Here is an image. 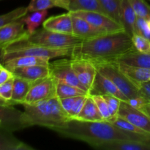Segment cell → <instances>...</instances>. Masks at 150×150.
<instances>
[{
	"label": "cell",
	"instance_id": "6da1fadb",
	"mask_svg": "<svg viewBox=\"0 0 150 150\" xmlns=\"http://www.w3.org/2000/svg\"><path fill=\"white\" fill-rule=\"evenodd\" d=\"M54 131L64 137L86 142L93 148L114 140L150 142V136L125 131L108 121L86 122L73 119Z\"/></svg>",
	"mask_w": 150,
	"mask_h": 150
},
{
	"label": "cell",
	"instance_id": "7a4b0ae2",
	"mask_svg": "<svg viewBox=\"0 0 150 150\" xmlns=\"http://www.w3.org/2000/svg\"><path fill=\"white\" fill-rule=\"evenodd\" d=\"M133 50L136 49L131 36L122 31L82 40L72 48L70 57L92 63L114 62L120 56Z\"/></svg>",
	"mask_w": 150,
	"mask_h": 150
},
{
	"label": "cell",
	"instance_id": "3957f363",
	"mask_svg": "<svg viewBox=\"0 0 150 150\" xmlns=\"http://www.w3.org/2000/svg\"><path fill=\"white\" fill-rule=\"evenodd\" d=\"M23 120L26 127L38 125L54 130L70 120L57 97L29 105L23 104Z\"/></svg>",
	"mask_w": 150,
	"mask_h": 150
},
{
	"label": "cell",
	"instance_id": "277c9868",
	"mask_svg": "<svg viewBox=\"0 0 150 150\" xmlns=\"http://www.w3.org/2000/svg\"><path fill=\"white\" fill-rule=\"evenodd\" d=\"M82 40L73 35L52 32L42 27L32 33L27 32L16 41L50 48H72Z\"/></svg>",
	"mask_w": 150,
	"mask_h": 150
},
{
	"label": "cell",
	"instance_id": "5b68a950",
	"mask_svg": "<svg viewBox=\"0 0 150 150\" xmlns=\"http://www.w3.org/2000/svg\"><path fill=\"white\" fill-rule=\"evenodd\" d=\"M72 48H50L32 44L21 43L16 41L4 47V61L24 56L42 57L51 59L57 57H70Z\"/></svg>",
	"mask_w": 150,
	"mask_h": 150
},
{
	"label": "cell",
	"instance_id": "8992f818",
	"mask_svg": "<svg viewBox=\"0 0 150 150\" xmlns=\"http://www.w3.org/2000/svg\"><path fill=\"white\" fill-rule=\"evenodd\" d=\"M97 70L111 81L128 99L141 96L137 86L120 70L116 62L94 63Z\"/></svg>",
	"mask_w": 150,
	"mask_h": 150
},
{
	"label": "cell",
	"instance_id": "52a82bcc",
	"mask_svg": "<svg viewBox=\"0 0 150 150\" xmlns=\"http://www.w3.org/2000/svg\"><path fill=\"white\" fill-rule=\"evenodd\" d=\"M57 97V80L51 76L34 82L23 104L42 102Z\"/></svg>",
	"mask_w": 150,
	"mask_h": 150
},
{
	"label": "cell",
	"instance_id": "ba28073f",
	"mask_svg": "<svg viewBox=\"0 0 150 150\" xmlns=\"http://www.w3.org/2000/svg\"><path fill=\"white\" fill-rule=\"evenodd\" d=\"M73 16L82 18L96 27L105 31L107 34L125 31L124 27L107 15L93 11L69 12Z\"/></svg>",
	"mask_w": 150,
	"mask_h": 150
},
{
	"label": "cell",
	"instance_id": "9c48e42d",
	"mask_svg": "<svg viewBox=\"0 0 150 150\" xmlns=\"http://www.w3.org/2000/svg\"><path fill=\"white\" fill-rule=\"evenodd\" d=\"M51 76L56 80L65 82L70 85L79 87L89 94L88 89L81 83L73 70L70 59H59L50 63Z\"/></svg>",
	"mask_w": 150,
	"mask_h": 150
},
{
	"label": "cell",
	"instance_id": "30bf717a",
	"mask_svg": "<svg viewBox=\"0 0 150 150\" xmlns=\"http://www.w3.org/2000/svg\"><path fill=\"white\" fill-rule=\"evenodd\" d=\"M117 117L130 122L150 133V117L140 109L134 108L125 101H121Z\"/></svg>",
	"mask_w": 150,
	"mask_h": 150
},
{
	"label": "cell",
	"instance_id": "8fae6325",
	"mask_svg": "<svg viewBox=\"0 0 150 150\" xmlns=\"http://www.w3.org/2000/svg\"><path fill=\"white\" fill-rule=\"evenodd\" d=\"M70 60L72 67L79 81L89 92L98 73L95 64L89 60L82 59H70Z\"/></svg>",
	"mask_w": 150,
	"mask_h": 150
},
{
	"label": "cell",
	"instance_id": "7c38bea8",
	"mask_svg": "<svg viewBox=\"0 0 150 150\" xmlns=\"http://www.w3.org/2000/svg\"><path fill=\"white\" fill-rule=\"evenodd\" d=\"M0 127L11 132L26 128L23 120V112L13 105H0Z\"/></svg>",
	"mask_w": 150,
	"mask_h": 150
},
{
	"label": "cell",
	"instance_id": "4fadbf2b",
	"mask_svg": "<svg viewBox=\"0 0 150 150\" xmlns=\"http://www.w3.org/2000/svg\"><path fill=\"white\" fill-rule=\"evenodd\" d=\"M89 95H110L125 102L129 100L110 79L99 72L97 73Z\"/></svg>",
	"mask_w": 150,
	"mask_h": 150
},
{
	"label": "cell",
	"instance_id": "5bb4252c",
	"mask_svg": "<svg viewBox=\"0 0 150 150\" xmlns=\"http://www.w3.org/2000/svg\"><path fill=\"white\" fill-rule=\"evenodd\" d=\"M71 16L73 21V35L80 38L83 40L92 39L107 34L105 31L93 26L85 19L73 15Z\"/></svg>",
	"mask_w": 150,
	"mask_h": 150
},
{
	"label": "cell",
	"instance_id": "9a60e30c",
	"mask_svg": "<svg viewBox=\"0 0 150 150\" xmlns=\"http://www.w3.org/2000/svg\"><path fill=\"white\" fill-rule=\"evenodd\" d=\"M26 32L23 18L8 23L0 28V45L5 47L18 40Z\"/></svg>",
	"mask_w": 150,
	"mask_h": 150
},
{
	"label": "cell",
	"instance_id": "2e32d148",
	"mask_svg": "<svg viewBox=\"0 0 150 150\" xmlns=\"http://www.w3.org/2000/svg\"><path fill=\"white\" fill-rule=\"evenodd\" d=\"M42 27L52 32L73 35V21L70 13L52 16L44 21Z\"/></svg>",
	"mask_w": 150,
	"mask_h": 150
},
{
	"label": "cell",
	"instance_id": "e0dca14e",
	"mask_svg": "<svg viewBox=\"0 0 150 150\" xmlns=\"http://www.w3.org/2000/svg\"><path fill=\"white\" fill-rule=\"evenodd\" d=\"M95 149L103 150H150V142L133 140H114L105 142Z\"/></svg>",
	"mask_w": 150,
	"mask_h": 150
},
{
	"label": "cell",
	"instance_id": "ac0fdd59",
	"mask_svg": "<svg viewBox=\"0 0 150 150\" xmlns=\"http://www.w3.org/2000/svg\"><path fill=\"white\" fill-rule=\"evenodd\" d=\"M15 76L23 78L30 81L35 82L51 76L49 66L35 65L29 67H16L10 69Z\"/></svg>",
	"mask_w": 150,
	"mask_h": 150
},
{
	"label": "cell",
	"instance_id": "d6986e66",
	"mask_svg": "<svg viewBox=\"0 0 150 150\" xmlns=\"http://www.w3.org/2000/svg\"><path fill=\"white\" fill-rule=\"evenodd\" d=\"M114 62L133 67H142L150 70V53L145 54L139 52L136 50H133L120 56Z\"/></svg>",
	"mask_w": 150,
	"mask_h": 150
},
{
	"label": "cell",
	"instance_id": "ffe728a7",
	"mask_svg": "<svg viewBox=\"0 0 150 150\" xmlns=\"http://www.w3.org/2000/svg\"><path fill=\"white\" fill-rule=\"evenodd\" d=\"M0 150H34V149L15 137L13 132L0 127Z\"/></svg>",
	"mask_w": 150,
	"mask_h": 150
},
{
	"label": "cell",
	"instance_id": "44dd1931",
	"mask_svg": "<svg viewBox=\"0 0 150 150\" xmlns=\"http://www.w3.org/2000/svg\"><path fill=\"white\" fill-rule=\"evenodd\" d=\"M136 16L130 0H122V25L130 36L135 34Z\"/></svg>",
	"mask_w": 150,
	"mask_h": 150
},
{
	"label": "cell",
	"instance_id": "7402d4cb",
	"mask_svg": "<svg viewBox=\"0 0 150 150\" xmlns=\"http://www.w3.org/2000/svg\"><path fill=\"white\" fill-rule=\"evenodd\" d=\"M50 60L42 57H32V56H24V57H17L6 61L3 63V65L7 69L10 70L16 67H29L35 65L50 66Z\"/></svg>",
	"mask_w": 150,
	"mask_h": 150
},
{
	"label": "cell",
	"instance_id": "603a6c76",
	"mask_svg": "<svg viewBox=\"0 0 150 150\" xmlns=\"http://www.w3.org/2000/svg\"><path fill=\"white\" fill-rule=\"evenodd\" d=\"M74 120L86 122H103L105 121L101 115L96 103L90 95H88L84 105L81 111Z\"/></svg>",
	"mask_w": 150,
	"mask_h": 150
},
{
	"label": "cell",
	"instance_id": "cb8c5ba5",
	"mask_svg": "<svg viewBox=\"0 0 150 150\" xmlns=\"http://www.w3.org/2000/svg\"><path fill=\"white\" fill-rule=\"evenodd\" d=\"M68 12L93 11L107 15L100 0H68Z\"/></svg>",
	"mask_w": 150,
	"mask_h": 150
},
{
	"label": "cell",
	"instance_id": "d4e9b609",
	"mask_svg": "<svg viewBox=\"0 0 150 150\" xmlns=\"http://www.w3.org/2000/svg\"><path fill=\"white\" fill-rule=\"evenodd\" d=\"M34 82L23 79V78L15 76L13 81V90L12 95V100L18 104L23 105L25 102L29 91L30 90Z\"/></svg>",
	"mask_w": 150,
	"mask_h": 150
},
{
	"label": "cell",
	"instance_id": "484cf974",
	"mask_svg": "<svg viewBox=\"0 0 150 150\" xmlns=\"http://www.w3.org/2000/svg\"><path fill=\"white\" fill-rule=\"evenodd\" d=\"M119 68L134 84L141 82L150 81V70L142 67H133L118 63Z\"/></svg>",
	"mask_w": 150,
	"mask_h": 150
},
{
	"label": "cell",
	"instance_id": "4316f807",
	"mask_svg": "<svg viewBox=\"0 0 150 150\" xmlns=\"http://www.w3.org/2000/svg\"><path fill=\"white\" fill-rule=\"evenodd\" d=\"M61 7L67 10L68 3L64 0H31L27 6L29 12L47 10L52 7Z\"/></svg>",
	"mask_w": 150,
	"mask_h": 150
},
{
	"label": "cell",
	"instance_id": "83f0119b",
	"mask_svg": "<svg viewBox=\"0 0 150 150\" xmlns=\"http://www.w3.org/2000/svg\"><path fill=\"white\" fill-rule=\"evenodd\" d=\"M87 95L89 94L80 88L57 80V97L59 99Z\"/></svg>",
	"mask_w": 150,
	"mask_h": 150
},
{
	"label": "cell",
	"instance_id": "f1b7e54d",
	"mask_svg": "<svg viewBox=\"0 0 150 150\" xmlns=\"http://www.w3.org/2000/svg\"><path fill=\"white\" fill-rule=\"evenodd\" d=\"M47 15V10H40L31 12L30 14H27L23 17V21L26 26L27 32L29 33H32L37 30V29L43 23Z\"/></svg>",
	"mask_w": 150,
	"mask_h": 150
},
{
	"label": "cell",
	"instance_id": "f546056e",
	"mask_svg": "<svg viewBox=\"0 0 150 150\" xmlns=\"http://www.w3.org/2000/svg\"><path fill=\"white\" fill-rule=\"evenodd\" d=\"M100 1L108 16L122 25V0H100Z\"/></svg>",
	"mask_w": 150,
	"mask_h": 150
},
{
	"label": "cell",
	"instance_id": "4dcf8cb0",
	"mask_svg": "<svg viewBox=\"0 0 150 150\" xmlns=\"http://www.w3.org/2000/svg\"><path fill=\"white\" fill-rule=\"evenodd\" d=\"M108 122L112 123V124L114 125H115L116 127H119V128L122 129V130H125V131L130 132V133H136V134H141L144 135V136H150L149 133L142 130L140 127H137V126H136L135 125L130 123V122L127 121V120H124V119L122 118H120V117H119L111 119L110 120H108Z\"/></svg>",
	"mask_w": 150,
	"mask_h": 150
},
{
	"label": "cell",
	"instance_id": "1f68e13d",
	"mask_svg": "<svg viewBox=\"0 0 150 150\" xmlns=\"http://www.w3.org/2000/svg\"><path fill=\"white\" fill-rule=\"evenodd\" d=\"M28 13H29V10H28L27 7H20L6 14L1 15L0 16V28L3 27L11 22L24 17L28 14Z\"/></svg>",
	"mask_w": 150,
	"mask_h": 150
},
{
	"label": "cell",
	"instance_id": "d6a6232c",
	"mask_svg": "<svg viewBox=\"0 0 150 150\" xmlns=\"http://www.w3.org/2000/svg\"><path fill=\"white\" fill-rule=\"evenodd\" d=\"M130 2L137 17L150 18V5L145 0H130Z\"/></svg>",
	"mask_w": 150,
	"mask_h": 150
},
{
	"label": "cell",
	"instance_id": "836d02e7",
	"mask_svg": "<svg viewBox=\"0 0 150 150\" xmlns=\"http://www.w3.org/2000/svg\"><path fill=\"white\" fill-rule=\"evenodd\" d=\"M134 48L136 51L145 54L150 53V40L139 34H134L131 37Z\"/></svg>",
	"mask_w": 150,
	"mask_h": 150
},
{
	"label": "cell",
	"instance_id": "e575fe53",
	"mask_svg": "<svg viewBox=\"0 0 150 150\" xmlns=\"http://www.w3.org/2000/svg\"><path fill=\"white\" fill-rule=\"evenodd\" d=\"M93 98L94 101L96 103L101 115L104 118L105 121H108L111 119V114H110L109 110H108V104L104 97L101 95H91Z\"/></svg>",
	"mask_w": 150,
	"mask_h": 150
},
{
	"label": "cell",
	"instance_id": "d590c367",
	"mask_svg": "<svg viewBox=\"0 0 150 150\" xmlns=\"http://www.w3.org/2000/svg\"><path fill=\"white\" fill-rule=\"evenodd\" d=\"M103 96L104 97V98L106 100L107 104H108V110H109L110 114H111V119L117 117V115H118V112L119 110H120V104H121L122 100L119 99V98L110 95H104Z\"/></svg>",
	"mask_w": 150,
	"mask_h": 150
},
{
	"label": "cell",
	"instance_id": "8d00e7d4",
	"mask_svg": "<svg viewBox=\"0 0 150 150\" xmlns=\"http://www.w3.org/2000/svg\"><path fill=\"white\" fill-rule=\"evenodd\" d=\"M135 34H139L150 40V29L147 24V20L141 17H137L136 23Z\"/></svg>",
	"mask_w": 150,
	"mask_h": 150
},
{
	"label": "cell",
	"instance_id": "74e56055",
	"mask_svg": "<svg viewBox=\"0 0 150 150\" xmlns=\"http://www.w3.org/2000/svg\"><path fill=\"white\" fill-rule=\"evenodd\" d=\"M88 95H81V96H77L76 97V101H75L73 106L72 108L71 111L69 113L68 117L70 120H73L76 119V117L79 116L80 112L81 111L82 108H83V105H84L86 100L87 98Z\"/></svg>",
	"mask_w": 150,
	"mask_h": 150
},
{
	"label": "cell",
	"instance_id": "f35d334b",
	"mask_svg": "<svg viewBox=\"0 0 150 150\" xmlns=\"http://www.w3.org/2000/svg\"><path fill=\"white\" fill-rule=\"evenodd\" d=\"M14 78L0 84V96L6 100L11 101L13 90Z\"/></svg>",
	"mask_w": 150,
	"mask_h": 150
},
{
	"label": "cell",
	"instance_id": "ab89813d",
	"mask_svg": "<svg viewBox=\"0 0 150 150\" xmlns=\"http://www.w3.org/2000/svg\"><path fill=\"white\" fill-rule=\"evenodd\" d=\"M141 96L146 98L150 102V81L141 82L136 83Z\"/></svg>",
	"mask_w": 150,
	"mask_h": 150
},
{
	"label": "cell",
	"instance_id": "60d3db41",
	"mask_svg": "<svg viewBox=\"0 0 150 150\" xmlns=\"http://www.w3.org/2000/svg\"><path fill=\"white\" fill-rule=\"evenodd\" d=\"M76 97H72V98H61L59 99L60 103L62 106L63 109L67 112V115L71 111L72 108L73 106L75 101H76Z\"/></svg>",
	"mask_w": 150,
	"mask_h": 150
},
{
	"label": "cell",
	"instance_id": "b9f144b4",
	"mask_svg": "<svg viewBox=\"0 0 150 150\" xmlns=\"http://www.w3.org/2000/svg\"><path fill=\"white\" fill-rule=\"evenodd\" d=\"M127 103L128 104H130V105H132L133 107H134V108L140 109L143 105L149 103V101L148 100H146V98H143V97L139 96L136 97V98H130V99L128 100V101Z\"/></svg>",
	"mask_w": 150,
	"mask_h": 150
},
{
	"label": "cell",
	"instance_id": "7bdbcfd3",
	"mask_svg": "<svg viewBox=\"0 0 150 150\" xmlns=\"http://www.w3.org/2000/svg\"><path fill=\"white\" fill-rule=\"evenodd\" d=\"M14 77V74L2 64L1 69H0V84L7 81Z\"/></svg>",
	"mask_w": 150,
	"mask_h": 150
},
{
	"label": "cell",
	"instance_id": "ee69618b",
	"mask_svg": "<svg viewBox=\"0 0 150 150\" xmlns=\"http://www.w3.org/2000/svg\"><path fill=\"white\" fill-rule=\"evenodd\" d=\"M16 105V103L14 102V101L6 100H4V98H2L1 96H0V105Z\"/></svg>",
	"mask_w": 150,
	"mask_h": 150
},
{
	"label": "cell",
	"instance_id": "f6af8a7d",
	"mask_svg": "<svg viewBox=\"0 0 150 150\" xmlns=\"http://www.w3.org/2000/svg\"><path fill=\"white\" fill-rule=\"evenodd\" d=\"M140 110L143 111L144 113H145L148 117H150V102L145 104L144 105H143V106L140 108Z\"/></svg>",
	"mask_w": 150,
	"mask_h": 150
},
{
	"label": "cell",
	"instance_id": "bcb514c9",
	"mask_svg": "<svg viewBox=\"0 0 150 150\" xmlns=\"http://www.w3.org/2000/svg\"><path fill=\"white\" fill-rule=\"evenodd\" d=\"M4 47L0 45V64H3L4 61Z\"/></svg>",
	"mask_w": 150,
	"mask_h": 150
},
{
	"label": "cell",
	"instance_id": "7dc6e473",
	"mask_svg": "<svg viewBox=\"0 0 150 150\" xmlns=\"http://www.w3.org/2000/svg\"><path fill=\"white\" fill-rule=\"evenodd\" d=\"M147 24H148V26H149V28L150 29V18L148 19V20H147Z\"/></svg>",
	"mask_w": 150,
	"mask_h": 150
},
{
	"label": "cell",
	"instance_id": "c3c4849f",
	"mask_svg": "<svg viewBox=\"0 0 150 150\" xmlns=\"http://www.w3.org/2000/svg\"><path fill=\"white\" fill-rule=\"evenodd\" d=\"M1 66H2V64H0V69H1Z\"/></svg>",
	"mask_w": 150,
	"mask_h": 150
},
{
	"label": "cell",
	"instance_id": "681fc988",
	"mask_svg": "<svg viewBox=\"0 0 150 150\" xmlns=\"http://www.w3.org/2000/svg\"><path fill=\"white\" fill-rule=\"evenodd\" d=\"M64 1H67V3H68V0H64Z\"/></svg>",
	"mask_w": 150,
	"mask_h": 150
},
{
	"label": "cell",
	"instance_id": "f907efd6",
	"mask_svg": "<svg viewBox=\"0 0 150 150\" xmlns=\"http://www.w3.org/2000/svg\"><path fill=\"white\" fill-rule=\"evenodd\" d=\"M149 1H150V0H149Z\"/></svg>",
	"mask_w": 150,
	"mask_h": 150
}]
</instances>
